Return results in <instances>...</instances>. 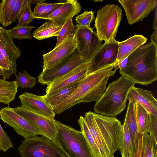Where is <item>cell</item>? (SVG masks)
Returning <instances> with one entry per match:
<instances>
[{
  "label": "cell",
  "instance_id": "16",
  "mask_svg": "<svg viewBox=\"0 0 157 157\" xmlns=\"http://www.w3.org/2000/svg\"><path fill=\"white\" fill-rule=\"evenodd\" d=\"M89 62L78 66L55 79L47 85L46 93L56 92L73 83L81 81L87 75Z\"/></svg>",
  "mask_w": 157,
  "mask_h": 157
},
{
  "label": "cell",
  "instance_id": "26",
  "mask_svg": "<svg viewBox=\"0 0 157 157\" xmlns=\"http://www.w3.org/2000/svg\"><path fill=\"white\" fill-rule=\"evenodd\" d=\"M78 123L90 150L93 157H103L101 152L94 140L91 135L84 117L81 116Z\"/></svg>",
  "mask_w": 157,
  "mask_h": 157
},
{
  "label": "cell",
  "instance_id": "30",
  "mask_svg": "<svg viewBox=\"0 0 157 157\" xmlns=\"http://www.w3.org/2000/svg\"><path fill=\"white\" fill-rule=\"evenodd\" d=\"M157 151V143L148 133L143 134L141 157H153Z\"/></svg>",
  "mask_w": 157,
  "mask_h": 157
},
{
  "label": "cell",
  "instance_id": "8",
  "mask_svg": "<svg viewBox=\"0 0 157 157\" xmlns=\"http://www.w3.org/2000/svg\"><path fill=\"white\" fill-rule=\"evenodd\" d=\"M90 59L82 56L76 48L74 52L61 63L51 69L42 71L37 77L38 82L48 85L55 79Z\"/></svg>",
  "mask_w": 157,
  "mask_h": 157
},
{
  "label": "cell",
  "instance_id": "19",
  "mask_svg": "<svg viewBox=\"0 0 157 157\" xmlns=\"http://www.w3.org/2000/svg\"><path fill=\"white\" fill-rule=\"evenodd\" d=\"M82 6L77 0H68L48 17L59 25L63 26L71 17L77 15L81 11Z\"/></svg>",
  "mask_w": 157,
  "mask_h": 157
},
{
  "label": "cell",
  "instance_id": "45",
  "mask_svg": "<svg viewBox=\"0 0 157 157\" xmlns=\"http://www.w3.org/2000/svg\"><path fill=\"white\" fill-rule=\"evenodd\" d=\"M157 4L156 5L155 7V18L153 21V29H157Z\"/></svg>",
  "mask_w": 157,
  "mask_h": 157
},
{
  "label": "cell",
  "instance_id": "7",
  "mask_svg": "<svg viewBox=\"0 0 157 157\" xmlns=\"http://www.w3.org/2000/svg\"><path fill=\"white\" fill-rule=\"evenodd\" d=\"M98 128L109 152L114 157L115 153L121 147L123 134L121 122L116 117L93 112Z\"/></svg>",
  "mask_w": 157,
  "mask_h": 157
},
{
  "label": "cell",
  "instance_id": "47",
  "mask_svg": "<svg viewBox=\"0 0 157 157\" xmlns=\"http://www.w3.org/2000/svg\"><path fill=\"white\" fill-rule=\"evenodd\" d=\"M0 76H2L3 77L4 76V74L0 68Z\"/></svg>",
  "mask_w": 157,
  "mask_h": 157
},
{
  "label": "cell",
  "instance_id": "9",
  "mask_svg": "<svg viewBox=\"0 0 157 157\" xmlns=\"http://www.w3.org/2000/svg\"><path fill=\"white\" fill-rule=\"evenodd\" d=\"M76 49L81 55L90 60L102 44L96 33L90 26H75Z\"/></svg>",
  "mask_w": 157,
  "mask_h": 157
},
{
  "label": "cell",
  "instance_id": "10",
  "mask_svg": "<svg viewBox=\"0 0 157 157\" xmlns=\"http://www.w3.org/2000/svg\"><path fill=\"white\" fill-rule=\"evenodd\" d=\"M12 109L16 113L39 130L43 136L55 142L57 130L56 124V120L54 118L37 114L21 105Z\"/></svg>",
  "mask_w": 157,
  "mask_h": 157
},
{
  "label": "cell",
  "instance_id": "29",
  "mask_svg": "<svg viewBox=\"0 0 157 157\" xmlns=\"http://www.w3.org/2000/svg\"><path fill=\"white\" fill-rule=\"evenodd\" d=\"M123 134L120 148L122 157H132L133 150L131 137L126 121L123 124Z\"/></svg>",
  "mask_w": 157,
  "mask_h": 157
},
{
  "label": "cell",
  "instance_id": "36",
  "mask_svg": "<svg viewBox=\"0 0 157 157\" xmlns=\"http://www.w3.org/2000/svg\"><path fill=\"white\" fill-rule=\"evenodd\" d=\"M27 0H17L12 10L10 18L11 24L19 19Z\"/></svg>",
  "mask_w": 157,
  "mask_h": 157
},
{
  "label": "cell",
  "instance_id": "20",
  "mask_svg": "<svg viewBox=\"0 0 157 157\" xmlns=\"http://www.w3.org/2000/svg\"><path fill=\"white\" fill-rule=\"evenodd\" d=\"M147 39L141 35H135L127 40L118 41V50L116 63L118 64L136 49L147 42Z\"/></svg>",
  "mask_w": 157,
  "mask_h": 157
},
{
  "label": "cell",
  "instance_id": "2",
  "mask_svg": "<svg viewBox=\"0 0 157 157\" xmlns=\"http://www.w3.org/2000/svg\"><path fill=\"white\" fill-rule=\"evenodd\" d=\"M157 45L150 42L143 45L128 56L120 73L136 84H151L157 79Z\"/></svg>",
  "mask_w": 157,
  "mask_h": 157
},
{
  "label": "cell",
  "instance_id": "38",
  "mask_svg": "<svg viewBox=\"0 0 157 157\" xmlns=\"http://www.w3.org/2000/svg\"><path fill=\"white\" fill-rule=\"evenodd\" d=\"M150 121L148 132L151 137L157 143V116L150 113Z\"/></svg>",
  "mask_w": 157,
  "mask_h": 157
},
{
  "label": "cell",
  "instance_id": "14",
  "mask_svg": "<svg viewBox=\"0 0 157 157\" xmlns=\"http://www.w3.org/2000/svg\"><path fill=\"white\" fill-rule=\"evenodd\" d=\"M118 42L114 40L102 44L89 61L88 74L116 63L118 50Z\"/></svg>",
  "mask_w": 157,
  "mask_h": 157
},
{
  "label": "cell",
  "instance_id": "17",
  "mask_svg": "<svg viewBox=\"0 0 157 157\" xmlns=\"http://www.w3.org/2000/svg\"><path fill=\"white\" fill-rule=\"evenodd\" d=\"M19 98L21 106L37 114L54 118L56 113L46 101L44 95H37L25 92L20 95Z\"/></svg>",
  "mask_w": 157,
  "mask_h": 157
},
{
  "label": "cell",
  "instance_id": "48",
  "mask_svg": "<svg viewBox=\"0 0 157 157\" xmlns=\"http://www.w3.org/2000/svg\"><path fill=\"white\" fill-rule=\"evenodd\" d=\"M153 157H157V151L155 153Z\"/></svg>",
  "mask_w": 157,
  "mask_h": 157
},
{
  "label": "cell",
  "instance_id": "32",
  "mask_svg": "<svg viewBox=\"0 0 157 157\" xmlns=\"http://www.w3.org/2000/svg\"><path fill=\"white\" fill-rule=\"evenodd\" d=\"M15 76L18 86L21 88L32 89L36 83V78L29 75L25 70L18 72V75L15 74Z\"/></svg>",
  "mask_w": 157,
  "mask_h": 157
},
{
  "label": "cell",
  "instance_id": "34",
  "mask_svg": "<svg viewBox=\"0 0 157 157\" xmlns=\"http://www.w3.org/2000/svg\"><path fill=\"white\" fill-rule=\"evenodd\" d=\"M31 5L27 0L23 10L17 21L18 26L29 25L34 19L33 11L31 10Z\"/></svg>",
  "mask_w": 157,
  "mask_h": 157
},
{
  "label": "cell",
  "instance_id": "49",
  "mask_svg": "<svg viewBox=\"0 0 157 157\" xmlns=\"http://www.w3.org/2000/svg\"><path fill=\"white\" fill-rule=\"evenodd\" d=\"M94 2H100V1H101V2H102L103 1H94Z\"/></svg>",
  "mask_w": 157,
  "mask_h": 157
},
{
  "label": "cell",
  "instance_id": "25",
  "mask_svg": "<svg viewBox=\"0 0 157 157\" xmlns=\"http://www.w3.org/2000/svg\"><path fill=\"white\" fill-rule=\"evenodd\" d=\"M18 87L16 81H8L0 78V102L7 104L13 100Z\"/></svg>",
  "mask_w": 157,
  "mask_h": 157
},
{
  "label": "cell",
  "instance_id": "12",
  "mask_svg": "<svg viewBox=\"0 0 157 157\" xmlns=\"http://www.w3.org/2000/svg\"><path fill=\"white\" fill-rule=\"evenodd\" d=\"M76 46L75 34H72L52 50L43 55L42 71L54 67L61 63L74 52Z\"/></svg>",
  "mask_w": 157,
  "mask_h": 157
},
{
  "label": "cell",
  "instance_id": "31",
  "mask_svg": "<svg viewBox=\"0 0 157 157\" xmlns=\"http://www.w3.org/2000/svg\"><path fill=\"white\" fill-rule=\"evenodd\" d=\"M35 27L34 25H16L8 31L11 37L18 40L32 39L31 30Z\"/></svg>",
  "mask_w": 157,
  "mask_h": 157
},
{
  "label": "cell",
  "instance_id": "43",
  "mask_svg": "<svg viewBox=\"0 0 157 157\" xmlns=\"http://www.w3.org/2000/svg\"><path fill=\"white\" fill-rule=\"evenodd\" d=\"M151 37V42L157 45V29H155Z\"/></svg>",
  "mask_w": 157,
  "mask_h": 157
},
{
  "label": "cell",
  "instance_id": "4",
  "mask_svg": "<svg viewBox=\"0 0 157 157\" xmlns=\"http://www.w3.org/2000/svg\"><path fill=\"white\" fill-rule=\"evenodd\" d=\"M57 130L55 142L67 157H93L81 131L59 121H56Z\"/></svg>",
  "mask_w": 157,
  "mask_h": 157
},
{
  "label": "cell",
  "instance_id": "27",
  "mask_svg": "<svg viewBox=\"0 0 157 157\" xmlns=\"http://www.w3.org/2000/svg\"><path fill=\"white\" fill-rule=\"evenodd\" d=\"M136 115L138 133H148L150 121V113L141 105L136 104Z\"/></svg>",
  "mask_w": 157,
  "mask_h": 157
},
{
  "label": "cell",
  "instance_id": "13",
  "mask_svg": "<svg viewBox=\"0 0 157 157\" xmlns=\"http://www.w3.org/2000/svg\"><path fill=\"white\" fill-rule=\"evenodd\" d=\"M118 1L125 11L128 23L132 25L141 21L153 11L156 0H120Z\"/></svg>",
  "mask_w": 157,
  "mask_h": 157
},
{
  "label": "cell",
  "instance_id": "41",
  "mask_svg": "<svg viewBox=\"0 0 157 157\" xmlns=\"http://www.w3.org/2000/svg\"><path fill=\"white\" fill-rule=\"evenodd\" d=\"M47 3L41 2L36 3L35 6L33 15L34 19L38 18L45 12Z\"/></svg>",
  "mask_w": 157,
  "mask_h": 157
},
{
  "label": "cell",
  "instance_id": "21",
  "mask_svg": "<svg viewBox=\"0 0 157 157\" xmlns=\"http://www.w3.org/2000/svg\"><path fill=\"white\" fill-rule=\"evenodd\" d=\"M85 121L92 137L99 148L103 157H110L109 151L98 128L93 112L86 113L84 117Z\"/></svg>",
  "mask_w": 157,
  "mask_h": 157
},
{
  "label": "cell",
  "instance_id": "18",
  "mask_svg": "<svg viewBox=\"0 0 157 157\" xmlns=\"http://www.w3.org/2000/svg\"><path fill=\"white\" fill-rule=\"evenodd\" d=\"M127 99L139 104L150 113L157 116V100L151 91L134 86L129 92Z\"/></svg>",
  "mask_w": 157,
  "mask_h": 157
},
{
  "label": "cell",
  "instance_id": "15",
  "mask_svg": "<svg viewBox=\"0 0 157 157\" xmlns=\"http://www.w3.org/2000/svg\"><path fill=\"white\" fill-rule=\"evenodd\" d=\"M0 51L6 59L11 73L16 74L17 59L21 51L15 44L8 30L0 27Z\"/></svg>",
  "mask_w": 157,
  "mask_h": 157
},
{
  "label": "cell",
  "instance_id": "1",
  "mask_svg": "<svg viewBox=\"0 0 157 157\" xmlns=\"http://www.w3.org/2000/svg\"><path fill=\"white\" fill-rule=\"evenodd\" d=\"M116 65L115 63L88 74L75 91L53 109L56 114H60L79 103L97 101L105 90L109 77L116 71Z\"/></svg>",
  "mask_w": 157,
  "mask_h": 157
},
{
  "label": "cell",
  "instance_id": "37",
  "mask_svg": "<svg viewBox=\"0 0 157 157\" xmlns=\"http://www.w3.org/2000/svg\"><path fill=\"white\" fill-rule=\"evenodd\" d=\"M11 148H13L11 140L0 124V150L6 152Z\"/></svg>",
  "mask_w": 157,
  "mask_h": 157
},
{
  "label": "cell",
  "instance_id": "24",
  "mask_svg": "<svg viewBox=\"0 0 157 157\" xmlns=\"http://www.w3.org/2000/svg\"><path fill=\"white\" fill-rule=\"evenodd\" d=\"M62 27L54 21L48 20L34 31L33 36L39 40L57 37Z\"/></svg>",
  "mask_w": 157,
  "mask_h": 157
},
{
  "label": "cell",
  "instance_id": "46",
  "mask_svg": "<svg viewBox=\"0 0 157 157\" xmlns=\"http://www.w3.org/2000/svg\"><path fill=\"white\" fill-rule=\"evenodd\" d=\"M29 2L31 4H34L36 3H38L41 2H44L45 1V0H29Z\"/></svg>",
  "mask_w": 157,
  "mask_h": 157
},
{
  "label": "cell",
  "instance_id": "23",
  "mask_svg": "<svg viewBox=\"0 0 157 157\" xmlns=\"http://www.w3.org/2000/svg\"><path fill=\"white\" fill-rule=\"evenodd\" d=\"M81 81L69 85L56 92L46 94L44 95L45 100L53 109L75 91Z\"/></svg>",
  "mask_w": 157,
  "mask_h": 157
},
{
  "label": "cell",
  "instance_id": "35",
  "mask_svg": "<svg viewBox=\"0 0 157 157\" xmlns=\"http://www.w3.org/2000/svg\"><path fill=\"white\" fill-rule=\"evenodd\" d=\"M94 18V12L86 10L76 17L75 20L79 25L90 27Z\"/></svg>",
  "mask_w": 157,
  "mask_h": 157
},
{
  "label": "cell",
  "instance_id": "40",
  "mask_svg": "<svg viewBox=\"0 0 157 157\" xmlns=\"http://www.w3.org/2000/svg\"><path fill=\"white\" fill-rule=\"evenodd\" d=\"M0 68L4 74L3 79L5 80L9 79L12 74L11 72L10 67L8 63L0 51Z\"/></svg>",
  "mask_w": 157,
  "mask_h": 157
},
{
  "label": "cell",
  "instance_id": "42",
  "mask_svg": "<svg viewBox=\"0 0 157 157\" xmlns=\"http://www.w3.org/2000/svg\"><path fill=\"white\" fill-rule=\"evenodd\" d=\"M143 134L138 133V144L137 150L132 157H141L142 137Z\"/></svg>",
  "mask_w": 157,
  "mask_h": 157
},
{
  "label": "cell",
  "instance_id": "11",
  "mask_svg": "<svg viewBox=\"0 0 157 157\" xmlns=\"http://www.w3.org/2000/svg\"><path fill=\"white\" fill-rule=\"evenodd\" d=\"M1 119L13 128L17 133L25 139L42 136L41 132L30 123L25 118L16 113L10 107L3 108L0 110Z\"/></svg>",
  "mask_w": 157,
  "mask_h": 157
},
{
  "label": "cell",
  "instance_id": "44",
  "mask_svg": "<svg viewBox=\"0 0 157 157\" xmlns=\"http://www.w3.org/2000/svg\"><path fill=\"white\" fill-rule=\"evenodd\" d=\"M128 60V57L126 58L120 62L117 66L118 69L121 70L126 65Z\"/></svg>",
  "mask_w": 157,
  "mask_h": 157
},
{
  "label": "cell",
  "instance_id": "28",
  "mask_svg": "<svg viewBox=\"0 0 157 157\" xmlns=\"http://www.w3.org/2000/svg\"><path fill=\"white\" fill-rule=\"evenodd\" d=\"M17 0H3L0 3V23L4 27L11 24L10 18Z\"/></svg>",
  "mask_w": 157,
  "mask_h": 157
},
{
  "label": "cell",
  "instance_id": "3",
  "mask_svg": "<svg viewBox=\"0 0 157 157\" xmlns=\"http://www.w3.org/2000/svg\"><path fill=\"white\" fill-rule=\"evenodd\" d=\"M135 84L121 75L109 84L96 101L94 108L95 113L111 117L121 113L125 108L128 94Z\"/></svg>",
  "mask_w": 157,
  "mask_h": 157
},
{
  "label": "cell",
  "instance_id": "6",
  "mask_svg": "<svg viewBox=\"0 0 157 157\" xmlns=\"http://www.w3.org/2000/svg\"><path fill=\"white\" fill-rule=\"evenodd\" d=\"M18 149L21 157H67L56 142L43 136L25 139Z\"/></svg>",
  "mask_w": 157,
  "mask_h": 157
},
{
  "label": "cell",
  "instance_id": "5",
  "mask_svg": "<svg viewBox=\"0 0 157 157\" xmlns=\"http://www.w3.org/2000/svg\"><path fill=\"white\" fill-rule=\"evenodd\" d=\"M122 11L114 4L107 5L98 11L94 26L100 40L108 43L115 40L122 17Z\"/></svg>",
  "mask_w": 157,
  "mask_h": 157
},
{
  "label": "cell",
  "instance_id": "39",
  "mask_svg": "<svg viewBox=\"0 0 157 157\" xmlns=\"http://www.w3.org/2000/svg\"><path fill=\"white\" fill-rule=\"evenodd\" d=\"M63 2L56 3H47L45 10L39 19L48 20V17L63 4Z\"/></svg>",
  "mask_w": 157,
  "mask_h": 157
},
{
  "label": "cell",
  "instance_id": "33",
  "mask_svg": "<svg viewBox=\"0 0 157 157\" xmlns=\"http://www.w3.org/2000/svg\"><path fill=\"white\" fill-rule=\"evenodd\" d=\"M72 18V17L69 18L62 26L57 36L56 46L59 45L69 35L75 34V26L73 25Z\"/></svg>",
  "mask_w": 157,
  "mask_h": 157
},
{
  "label": "cell",
  "instance_id": "22",
  "mask_svg": "<svg viewBox=\"0 0 157 157\" xmlns=\"http://www.w3.org/2000/svg\"><path fill=\"white\" fill-rule=\"evenodd\" d=\"M129 101L124 120L126 121L130 134L133 155L137 150L138 144L136 104L130 100Z\"/></svg>",
  "mask_w": 157,
  "mask_h": 157
}]
</instances>
